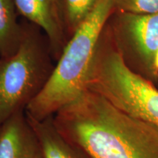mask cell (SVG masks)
Returning a JSON list of instances; mask_svg holds the SVG:
<instances>
[{"instance_id":"obj_10","label":"cell","mask_w":158,"mask_h":158,"mask_svg":"<svg viewBox=\"0 0 158 158\" xmlns=\"http://www.w3.org/2000/svg\"><path fill=\"white\" fill-rule=\"evenodd\" d=\"M100 0H58L59 11L68 40L93 12Z\"/></svg>"},{"instance_id":"obj_4","label":"cell","mask_w":158,"mask_h":158,"mask_svg":"<svg viewBox=\"0 0 158 158\" xmlns=\"http://www.w3.org/2000/svg\"><path fill=\"white\" fill-rule=\"evenodd\" d=\"M86 89L158 128V87L126 66L106 26L98 41Z\"/></svg>"},{"instance_id":"obj_7","label":"cell","mask_w":158,"mask_h":158,"mask_svg":"<svg viewBox=\"0 0 158 158\" xmlns=\"http://www.w3.org/2000/svg\"><path fill=\"white\" fill-rule=\"evenodd\" d=\"M40 148L25 110L0 126V158H34Z\"/></svg>"},{"instance_id":"obj_8","label":"cell","mask_w":158,"mask_h":158,"mask_svg":"<svg viewBox=\"0 0 158 158\" xmlns=\"http://www.w3.org/2000/svg\"><path fill=\"white\" fill-rule=\"evenodd\" d=\"M27 116L37 136L43 158H83L59 133L52 116L37 120L27 114Z\"/></svg>"},{"instance_id":"obj_1","label":"cell","mask_w":158,"mask_h":158,"mask_svg":"<svg viewBox=\"0 0 158 158\" xmlns=\"http://www.w3.org/2000/svg\"><path fill=\"white\" fill-rule=\"evenodd\" d=\"M83 158H158V128L86 89L52 116Z\"/></svg>"},{"instance_id":"obj_11","label":"cell","mask_w":158,"mask_h":158,"mask_svg":"<svg viewBox=\"0 0 158 158\" xmlns=\"http://www.w3.org/2000/svg\"><path fill=\"white\" fill-rule=\"evenodd\" d=\"M114 10L135 14L158 13V0H115Z\"/></svg>"},{"instance_id":"obj_13","label":"cell","mask_w":158,"mask_h":158,"mask_svg":"<svg viewBox=\"0 0 158 158\" xmlns=\"http://www.w3.org/2000/svg\"><path fill=\"white\" fill-rule=\"evenodd\" d=\"M34 158H43V157H42V155H41L40 151V149H39L38 152H37V153L36 154V155L35 156V157H34Z\"/></svg>"},{"instance_id":"obj_3","label":"cell","mask_w":158,"mask_h":158,"mask_svg":"<svg viewBox=\"0 0 158 158\" xmlns=\"http://www.w3.org/2000/svg\"><path fill=\"white\" fill-rule=\"evenodd\" d=\"M22 22L19 50L8 58H0V126L26 110L43 89L56 64L44 32L24 19Z\"/></svg>"},{"instance_id":"obj_12","label":"cell","mask_w":158,"mask_h":158,"mask_svg":"<svg viewBox=\"0 0 158 158\" xmlns=\"http://www.w3.org/2000/svg\"><path fill=\"white\" fill-rule=\"evenodd\" d=\"M154 65H155V70H157V72L158 73V48L157 51H156L155 59H154Z\"/></svg>"},{"instance_id":"obj_9","label":"cell","mask_w":158,"mask_h":158,"mask_svg":"<svg viewBox=\"0 0 158 158\" xmlns=\"http://www.w3.org/2000/svg\"><path fill=\"white\" fill-rule=\"evenodd\" d=\"M19 16L15 0H0V58H8L19 50L23 35Z\"/></svg>"},{"instance_id":"obj_5","label":"cell","mask_w":158,"mask_h":158,"mask_svg":"<svg viewBox=\"0 0 158 158\" xmlns=\"http://www.w3.org/2000/svg\"><path fill=\"white\" fill-rule=\"evenodd\" d=\"M106 26L126 66L158 87V73L154 65L158 48V13L114 10Z\"/></svg>"},{"instance_id":"obj_2","label":"cell","mask_w":158,"mask_h":158,"mask_svg":"<svg viewBox=\"0 0 158 158\" xmlns=\"http://www.w3.org/2000/svg\"><path fill=\"white\" fill-rule=\"evenodd\" d=\"M114 3L115 0H100L68 40L47 84L26 108L27 115L37 120L50 117L86 90L98 41Z\"/></svg>"},{"instance_id":"obj_6","label":"cell","mask_w":158,"mask_h":158,"mask_svg":"<svg viewBox=\"0 0 158 158\" xmlns=\"http://www.w3.org/2000/svg\"><path fill=\"white\" fill-rule=\"evenodd\" d=\"M15 2L20 16L44 32L56 62L68 41L58 0H15Z\"/></svg>"}]
</instances>
